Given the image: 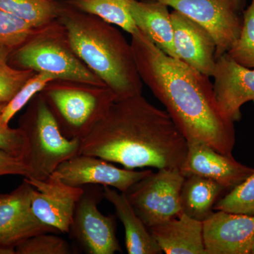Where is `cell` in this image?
Returning a JSON list of instances; mask_svg holds the SVG:
<instances>
[{
  "label": "cell",
  "instance_id": "1",
  "mask_svg": "<svg viewBox=\"0 0 254 254\" xmlns=\"http://www.w3.org/2000/svg\"><path fill=\"white\" fill-rule=\"evenodd\" d=\"M131 36L142 81L165 106L187 141L201 142L232 155L234 123L222 111L208 76L165 54L141 30Z\"/></svg>",
  "mask_w": 254,
  "mask_h": 254
},
{
  "label": "cell",
  "instance_id": "2",
  "mask_svg": "<svg viewBox=\"0 0 254 254\" xmlns=\"http://www.w3.org/2000/svg\"><path fill=\"white\" fill-rule=\"evenodd\" d=\"M188 145L166 110L141 95L116 100L81 140L79 154L125 168L181 169Z\"/></svg>",
  "mask_w": 254,
  "mask_h": 254
},
{
  "label": "cell",
  "instance_id": "3",
  "mask_svg": "<svg viewBox=\"0 0 254 254\" xmlns=\"http://www.w3.org/2000/svg\"><path fill=\"white\" fill-rule=\"evenodd\" d=\"M66 30L74 53L117 100L141 95L140 77L131 43L114 25L62 3L58 18Z\"/></svg>",
  "mask_w": 254,
  "mask_h": 254
},
{
  "label": "cell",
  "instance_id": "4",
  "mask_svg": "<svg viewBox=\"0 0 254 254\" xmlns=\"http://www.w3.org/2000/svg\"><path fill=\"white\" fill-rule=\"evenodd\" d=\"M9 63L15 68L49 73L57 79L106 86L74 53L58 19L36 28L27 41L11 52Z\"/></svg>",
  "mask_w": 254,
  "mask_h": 254
},
{
  "label": "cell",
  "instance_id": "5",
  "mask_svg": "<svg viewBox=\"0 0 254 254\" xmlns=\"http://www.w3.org/2000/svg\"><path fill=\"white\" fill-rule=\"evenodd\" d=\"M18 128L26 141L23 161L28 174L25 178L46 180L64 162L79 155L81 140L64 136L40 93L28 103Z\"/></svg>",
  "mask_w": 254,
  "mask_h": 254
},
{
  "label": "cell",
  "instance_id": "6",
  "mask_svg": "<svg viewBox=\"0 0 254 254\" xmlns=\"http://www.w3.org/2000/svg\"><path fill=\"white\" fill-rule=\"evenodd\" d=\"M40 93L68 139L85 138L117 100L107 86L63 79L50 81Z\"/></svg>",
  "mask_w": 254,
  "mask_h": 254
},
{
  "label": "cell",
  "instance_id": "7",
  "mask_svg": "<svg viewBox=\"0 0 254 254\" xmlns=\"http://www.w3.org/2000/svg\"><path fill=\"white\" fill-rule=\"evenodd\" d=\"M185 176L180 169H158L130 187L125 193L147 227L182 213L181 190Z\"/></svg>",
  "mask_w": 254,
  "mask_h": 254
},
{
  "label": "cell",
  "instance_id": "8",
  "mask_svg": "<svg viewBox=\"0 0 254 254\" xmlns=\"http://www.w3.org/2000/svg\"><path fill=\"white\" fill-rule=\"evenodd\" d=\"M180 11L204 28L216 45V60L240 36L247 0H155Z\"/></svg>",
  "mask_w": 254,
  "mask_h": 254
},
{
  "label": "cell",
  "instance_id": "9",
  "mask_svg": "<svg viewBox=\"0 0 254 254\" xmlns=\"http://www.w3.org/2000/svg\"><path fill=\"white\" fill-rule=\"evenodd\" d=\"M68 233L87 254H114L122 249L116 236L115 220L100 211L98 205L105 198L103 187L83 186Z\"/></svg>",
  "mask_w": 254,
  "mask_h": 254
},
{
  "label": "cell",
  "instance_id": "10",
  "mask_svg": "<svg viewBox=\"0 0 254 254\" xmlns=\"http://www.w3.org/2000/svg\"><path fill=\"white\" fill-rule=\"evenodd\" d=\"M25 179L33 187L31 209L35 216L60 232L68 233L83 187L66 185L55 172L46 180Z\"/></svg>",
  "mask_w": 254,
  "mask_h": 254
},
{
  "label": "cell",
  "instance_id": "11",
  "mask_svg": "<svg viewBox=\"0 0 254 254\" xmlns=\"http://www.w3.org/2000/svg\"><path fill=\"white\" fill-rule=\"evenodd\" d=\"M55 172L70 186L98 185L112 187L122 193H126L135 183L153 173L151 170L135 171L118 168L98 157L81 154L64 162Z\"/></svg>",
  "mask_w": 254,
  "mask_h": 254
},
{
  "label": "cell",
  "instance_id": "12",
  "mask_svg": "<svg viewBox=\"0 0 254 254\" xmlns=\"http://www.w3.org/2000/svg\"><path fill=\"white\" fill-rule=\"evenodd\" d=\"M33 187L23 179L11 193L0 195V246L16 248L29 237L58 230L40 221L31 209Z\"/></svg>",
  "mask_w": 254,
  "mask_h": 254
},
{
  "label": "cell",
  "instance_id": "13",
  "mask_svg": "<svg viewBox=\"0 0 254 254\" xmlns=\"http://www.w3.org/2000/svg\"><path fill=\"white\" fill-rule=\"evenodd\" d=\"M206 254H251L254 215L215 210L203 222Z\"/></svg>",
  "mask_w": 254,
  "mask_h": 254
},
{
  "label": "cell",
  "instance_id": "14",
  "mask_svg": "<svg viewBox=\"0 0 254 254\" xmlns=\"http://www.w3.org/2000/svg\"><path fill=\"white\" fill-rule=\"evenodd\" d=\"M186 159L180 171L185 177L198 175L232 190L254 172V168L239 163L232 155L222 154L204 143L187 141Z\"/></svg>",
  "mask_w": 254,
  "mask_h": 254
},
{
  "label": "cell",
  "instance_id": "15",
  "mask_svg": "<svg viewBox=\"0 0 254 254\" xmlns=\"http://www.w3.org/2000/svg\"><path fill=\"white\" fill-rule=\"evenodd\" d=\"M212 77L222 111L233 123L240 121L242 105L254 102V68L242 66L225 53L217 58Z\"/></svg>",
  "mask_w": 254,
  "mask_h": 254
},
{
  "label": "cell",
  "instance_id": "16",
  "mask_svg": "<svg viewBox=\"0 0 254 254\" xmlns=\"http://www.w3.org/2000/svg\"><path fill=\"white\" fill-rule=\"evenodd\" d=\"M177 59L211 77L216 63V45L204 28L180 11L170 13Z\"/></svg>",
  "mask_w": 254,
  "mask_h": 254
},
{
  "label": "cell",
  "instance_id": "17",
  "mask_svg": "<svg viewBox=\"0 0 254 254\" xmlns=\"http://www.w3.org/2000/svg\"><path fill=\"white\" fill-rule=\"evenodd\" d=\"M162 252L166 254H206L203 222L182 213L148 227Z\"/></svg>",
  "mask_w": 254,
  "mask_h": 254
},
{
  "label": "cell",
  "instance_id": "18",
  "mask_svg": "<svg viewBox=\"0 0 254 254\" xmlns=\"http://www.w3.org/2000/svg\"><path fill=\"white\" fill-rule=\"evenodd\" d=\"M168 7V5L155 0H133L130 11L138 29L149 37L165 54L177 58L174 47L173 23Z\"/></svg>",
  "mask_w": 254,
  "mask_h": 254
},
{
  "label": "cell",
  "instance_id": "19",
  "mask_svg": "<svg viewBox=\"0 0 254 254\" xmlns=\"http://www.w3.org/2000/svg\"><path fill=\"white\" fill-rule=\"evenodd\" d=\"M105 198L115 207L118 218L125 230V244L128 254H160L163 253L148 227L137 215L124 193L115 189L103 186Z\"/></svg>",
  "mask_w": 254,
  "mask_h": 254
},
{
  "label": "cell",
  "instance_id": "20",
  "mask_svg": "<svg viewBox=\"0 0 254 254\" xmlns=\"http://www.w3.org/2000/svg\"><path fill=\"white\" fill-rule=\"evenodd\" d=\"M225 190L221 185L205 177H185L180 195L182 213L204 221L213 213L214 206Z\"/></svg>",
  "mask_w": 254,
  "mask_h": 254
},
{
  "label": "cell",
  "instance_id": "21",
  "mask_svg": "<svg viewBox=\"0 0 254 254\" xmlns=\"http://www.w3.org/2000/svg\"><path fill=\"white\" fill-rule=\"evenodd\" d=\"M133 0H65L80 11L94 15L118 26L131 36L139 31L132 17L130 6Z\"/></svg>",
  "mask_w": 254,
  "mask_h": 254
},
{
  "label": "cell",
  "instance_id": "22",
  "mask_svg": "<svg viewBox=\"0 0 254 254\" xmlns=\"http://www.w3.org/2000/svg\"><path fill=\"white\" fill-rule=\"evenodd\" d=\"M61 7L62 3L57 0H0V9L21 18L33 28L56 21Z\"/></svg>",
  "mask_w": 254,
  "mask_h": 254
},
{
  "label": "cell",
  "instance_id": "23",
  "mask_svg": "<svg viewBox=\"0 0 254 254\" xmlns=\"http://www.w3.org/2000/svg\"><path fill=\"white\" fill-rule=\"evenodd\" d=\"M227 53L242 66L254 68V0L246 8L240 36Z\"/></svg>",
  "mask_w": 254,
  "mask_h": 254
},
{
  "label": "cell",
  "instance_id": "24",
  "mask_svg": "<svg viewBox=\"0 0 254 254\" xmlns=\"http://www.w3.org/2000/svg\"><path fill=\"white\" fill-rule=\"evenodd\" d=\"M57 79L49 73H36L30 78L9 102L5 105L1 115V123L9 126L11 119L28 104L33 97L41 93L50 81Z\"/></svg>",
  "mask_w": 254,
  "mask_h": 254
},
{
  "label": "cell",
  "instance_id": "25",
  "mask_svg": "<svg viewBox=\"0 0 254 254\" xmlns=\"http://www.w3.org/2000/svg\"><path fill=\"white\" fill-rule=\"evenodd\" d=\"M11 51L0 48V101L7 103L36 71L20 69L9 63Z\"/></svg>",
  "mask_w": 254,
  "mask_h": 254
},
{
  "label": "cell",
  "instance_id": "26",
  "mask_svg": "<svg viewBox=\"0 0 254 254\" xmlns=\"http://www.w3.org/2000/svg\"><path fill=\"white\" fill-rule=\"evenodd\" d=\"M213 209L254 215V172L242 183L221 197Z\"/></svg>",
  "mask_w": 254,
  "mask_h": 254
},
{
  "label": "cell",
  "instance_id": "27",
  "mask_svg": "<svg viewBox=\"0 0 254 254\" xmlns=\"http://www.w3.org/2000/svg\"><path fill=\"white\" fill-rule=\"evenodd\" d=\"M35 29L21 18L0 9V48L14 51L27 41Z\"/></svg>",
  "mask_w": 254,
  "mask_h": 254
},
{
  "label": "cell",
  "instance_id": "28",
  "mask_svg": "<svg viewBox=\"0 0 254 254\" xmlns=\"http://www.w3.org/2000/svg\"><path fill=\"white\" fill-rule=\"evenodd\" d=\"M16 254H69L71 249L64 239L55 233H42L29 237L16 247Z\"/></svg>",
  "mask_w": 254,
  "mask_h": 254
},
{
  "label": "cell",
  "instance_id": "29",
  "mask_svg": "<svg viewBox=\"0 0 254 254\" xmlns=\"http://www.w3.org/2000/svg\"><path fill=\"white\" fill-rule=\"evenodd\" d=\"M6 103L0 101V149L22 159L26 152V141L19 128H11L1 123V115Z\"/></svg>",
  "mask_w": 254,
  "mask_h": 254
},
{
  "label": "cell",
  "instance_id": "30",
  "mask_svg": "<svg viewBox=\"0 0 254 254\" xmlns=\"http://www.w3.org/2000/svg\"><path fill=\"white\" fill-rule=\"evenodd\" d=\"M28 170L23 160L0 149V177L4 175L27 176Z\"/></svg>",
  "mask_w": 254,
  "mask_h": 254
},
{
  "label": "cell",
  "instance_id": "31",
  "mask_svg": "<svg viewBox=\"0 0 254 254\" xmlns=\"http://www.w3.org/2000/svg\"><path fill=\"white\" fill-rule=\"evenodd\" d=\"M0 254H16V248L6 246H0Z\"/></svg>",
  "mask_w": 254,
  "mask_h": 254
},
{
  "label": "cell",
  "instance_id": "32",
  "mask_svg": "<svg viewBox=\"0 0 254 254\" xmlns=\"http://www.w3.org/2000/svg\"><path fill=\"white\" fill-rule=\"evenodd\" d=\"M251 254H254V242L252 246V251H251Z\"/></svg>",
  "mask_w": 254,
  "mask_h": 254
},
{
  "label": "cell",
  "instance_id": "33",
  "mask_svg": "<svg viewBox=\"0 0 254 254\" xmlns=\"http://www.w3.org/2000/svg\"><path fill=\"white\" fill-rule=\"evenodd\" d=\"M1 193H0V195H1Z\"/></svg>",
  "mask_w": 254,
  "mask_h": 254
}]
</instances>
